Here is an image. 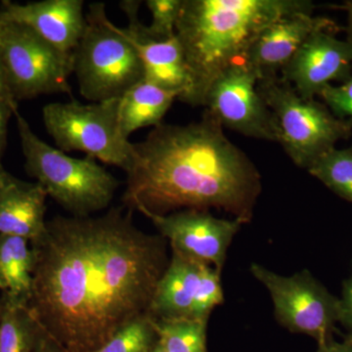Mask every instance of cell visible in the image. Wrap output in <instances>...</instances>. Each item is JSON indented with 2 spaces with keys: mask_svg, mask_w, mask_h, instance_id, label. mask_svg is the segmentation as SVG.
Segmentation results:
<instances>
[{
  "mask_svg": "<svg viewBox=\"0 0 352 352\" xmlns=\"http://www.w3.org/2000/svg\"><path fill=\"white\" fill-rule=\"evenodd\" d=\"M36 256L29 307L65 352H90L149 314L168 267L166 240L134 226L131 210L57 217L31 243Z\"/></svg>",
  "mask_w": 352,
  "mask_h": 352,
  "instance_id": "1",
  "label": "cell"
},
{
  "mask_svg": "<svg viewBox=\"0 0 352 352\" xmlns=\"http://www.w3.org/2000/svg\"><path fill=\"white\" fill-rule=\"evenodd\" d=\"M134 150L122 197L131 212L148 217L217 208L244 224L252 221L261 173L207 110L198 122L155 126Z\"/></svg>",
  "mask_w": 352,
  "mask_h": 352,
  "instance_id": "2",
  "label": "cell"
},
{
  "mask_svg": "<svg viewBox=\"0 0 352 352\" xmlns=\"http://www.w3.org/2000/svg\"><path fill=\"white\" fill-rule=\"evenodd\" d=\"M308 0H182L176 22L191 87L182 102L205 106L208 90L220 74L245 61L261 32L285 16L314 14Z\"/></svg>",
  "mask_w": 352,
  "mask_h": 352,
  "instance_id": "3",
  "label": "cell"
},
{
  "mask_svg": "<svg viewBox=\"0 0 352 352\" xmlns=\"http://www.w3.org/2000/svg\"><path fill=\"white\" fill-rule=\"evenodd\" d=\"M25 170L73 217H90L108 208L120 182L94 157L76 159L44 142L18 111L14 113Z\"/></svg>",
  "mask_w": 352,
  "mask_h": 352,
  "instance_id": "4",
  "label": "cell"
},
{
  "mask_svg": "<svg viewBox=\"0 0 352 352\" xmlns=\"http://www.w3.org/2000/svg\"><path fill=\"white\" fill-rule=\"evenodd\" d=\"M85 31L74 51L73 74L87 100L120 98L144 80V68L122 28L109 19L104 3H92Z\"/></svg>",
  "mask_w": 352,
  "mask_h": 352,
  "instance_id": "5",
  "label": "cell"
},
{
  "mask_svg": "<svg viewBox=\"0 0 352 352\" xmlns=\"http://www.w3.org/2000/svg\"><path fill=\"white\" fill-rule=\"evenodd\" d=\"M258 90L274 118L278 142L300 168L308 170L351 134L349 120L336 117L315 99L302 98L279 76L258 80Z\"/></svg>",
  "mask_w": 352,
  "mask_h": 352,
  "instance_id": "6",
  "label": "cell"
},
{
  "mask_svg": "<svg viewBox=\"0 0 352 352\" xmlns=\"http://www.w3.org/2000/svg\"><path fill=\"white\" fill-rule=\"evenodd\" d=\"M120 101L47 104L43 109L44 126L61 151L85 153L127 173L135 162V150L120 132Z\"/></svg>",
  "mask_w": 352,
  "mask_h": 352,
  "instance_id": "7",
  "label": "cell"
},
{
  "mask_svg": "<svg viewBox=\"0 0 352 352\" xmlns=\"http://www.w3.org/2000/svg\"><path fill=\"white\" fill-rule=\"evenodd\" d=\"M0 62L7 88L16 102L43 94H72L73 58L27 25L0 17Z\"/></svg>",
  "mask_w": 352,
  "mask_h": 352,
  "instance_id": "8",
  "label": "cell"
},
{
  "mask_svg": "<svg viewBox=\"0 0 352 352\" xmlns=\"http://www.w3.org/2000/svg\"><path fill=\"white\" fill-rule=\"evenodd\" d=\"M251 273L270 292L275 317L284 328L314 338L318 346L333 340L340 320V298L309 271L284 276L252 263Z\"/></svg>",
  "mask_w": 352,
  "mask_h": 352,
  "instance_id": "9",
  "label": "cell"
},
{
  "mask_svg": "<svg viewBox=\"0 0 352 352\" xmlns=\"http://www.w3.org/2000/svg\"><path fill=\"white\" fill-rule=\"evenodd\" d=\"M223 302L220 272L212 265L173 251L157 283L149 314L162 319H208Z\"/></svg>",
  "mask_w": 352,
  "mask_h": 352,
  "instance_id": "10",
  "label": "cell"
},
{
  "mask_svg": "<svg viewBox=\"0 0 352 352\" xmlns=\"http://www.w3.org/2000/svg\"><path fill=\"white\" fill-rule=\"evenodd\" d=\"M258 82V75L247 62L232 64L212 83L204 107L223 127L278 142L274 118L259 94Z\"/></svg>",
  "mask_w": 352,
  "mask_h": 352,
  "instance_id": "11",
  "label": "cell"
},
{
  "mask_svg": "<svg viewBox=\"0 0 352 352\" xmlns=\"http://www.w3.org/2000/svg\"><path fill=\"white\" fill-rule=\"evenodd\" d=\"M171 250L212 265L221 272L227 252L239 232V219L215 217L208 210H183L166 215H150Z\"/></svg>",
  "mask_w": 352,
  "mask_h": 352,
  "instance_id": "12",
  "label": "cell"
},
{
  "mask_svg": "<svg viewBox=\"0 0 352 352\" xmlns=\"http://www.w3.org/2000/svg\"><path fill=\"white\" fill-rule=\"evenodd\" d=\"M336 32H314L296 51L281 72L282 80L289 83L305 99H314L333 82H346L352 73V43L342 41Z\"/></svg>",
  "mask_w": 352,
  "mask_h": 352,
  "instance_id": "13",
  "label": "cell"
},
{
  "mask_svg": "<svg viewBox=\"0 0 352 352\" xmlns=\"http://www.w3.org/2000/svg\"><path fill=\"white\" fill-rule=\"evenodd\" d=\"M141 2L124 0L120 3L126 14L129 25L122 29L124 36L135 48L143 68L144 80L170 91L179 94L178 100L188 94L191 80L184 53L176 34L173 38L159 41L146 32V25L139 20Z\"/></svg>",
  "mask_w": 352,
  "mask_h": 352,
  "instance_id": "14",
  "label": "cell"
},
{
  "mask_svg": "<svg viewBox=\"0 0 352 352\" xmlns=\"http://www.w3.org/2000/svg\"><path fill=\"white\" fill-rule=\"evenodd\" d=\"M82 0H43L21 4L1 2L0 17L29 27L60 53L73 58L85 31Z\"/></svg>",
  "mask_w": 352,
  "mask_h": 352,
  "instance_id": "15",
  "label": "cell"
},
{
  "mask_svg": "<svg viewBox=\"0 0 352 352\" xmlns=\"http://www.w3.org/2000/svg\"><path fill=\"white\" fill-rule=\"evenodd\" d=\"M337 32L339 27L326 17L312 13L285 16L268 25L250 48L245 61L258 76V80L277 78L292 58L314 32Z\"/></svg>",
  "mask_w": 352,
  "mask_h": 352,
  "instance_id": "16",
  "label": "cell"
},
{
  "mask_svg": "<svg viewBox=\"0 0 352 352\" xmlns=\"http://www.w3.org/2000/svg\"><path fill=\"white\" fill-rule=\"evenodd\" d=\"M47 193L39 183L14 178L0 192V235L14 236L30 243L46 231Z\"/></svg>",
  "mask_w": 352,
  "mask_h": 352,
  "instance_id": "17",
  "label": "cell"
},
{
  "mask_svg": "<svg viewBox=\"0 0 352 352\" xmlns=\"http://www.w3.org/2000/svg\"><path fill=\"white\" fill-rule=\"evenodd\" d=\"M178 97L177 92L163 89L145 80L132 87L120 97L119 124L122 136L129 139L138 129L163 124L162 120Z\"/></svg>",
  "mask_w": 352,
  "mask_h": 352,
  "instance_id": "18",
  "label": "cell"
},
{
  "mask_svg": "<svg viewBox=\"0 0 352 352\" xmlns=\"http://www.w3.org/2000/svg\"><path fill=\"white\" fill-rule=\"evenodd\" d=\"M30 244L24 238L0 235L2 296L23 305L31 300L36 267V256Z\"/></svg>",
  "mask_w": 352,
  "mask_h": 352,
  "instance_id": "19",
  "label": "cell"
},
{
  "mask_svg": "<svg viewBox=\"0 0 352 352\" xmlns=\"http://www.w3.org/2000/svg\"><path fill=\"white\" fill-rule=\"evenodd\" d=\"M43 332L29 305L0 296V352H34Z\"/></svg>",
  "mask_w": 352,
  "mask_h": 352,
  "instance_id": "20",
  "label": "cell"
},
{
  "mask_svg": "<svg viewBox=\"0 0 352 352\" xmlns=\"http://www.w3.org/2000/svg\"><path fill=\"white\" fill-rule=\"evenodd\" d=\"M154 320L159 342L166 352H208V319Z\"/></svg>",
  "mask_w": 352,
  "mask_h": 352,
  "instance_id": "21",
  "label": "cell"
},
{
  "mask_svg": "<svg viewBox=\"0 0 352 352\" xmlns=\"http://www.w3.org/2000/svg\"><path fill=\"white\" fill-rule=\"evenodd\" d=\"M340 198L352 203V150L337 149L326 153L307 170Z\"/></svg>",
  "mask_w": 352,
  "mask_h": 352,
  "instance_id": "22",
  "label": "cell"
},
{
  "mask_svg": "<svg viewBox=\"0 0 352 352\" xmlns=\"http://www.w3.org/2000/svg\"><path fill=\"white\" fill-rule=\"evenodd\" d=\"M157 342L154 318L147 314L127 324L105 344L90 352H152Z\"/></svg>",
  "mask_w": 352,
  "mask_h": 352,
  "instance_id": "23",
  "label": "cell"
},
{
  "mask_svg": "<svg viewBox=\"0 0 352 352\" xmlns=\"http://www.w3.org/2000/svg\"><path fill=\"white\" fill-rule=\"evenodd\" d=\"M146 6L152 14L151 25L146 27L147 34L159 41L173 38L182 0H148Z\"/></svg>",
  "mask_w": 352,
  "mask_h": 352,
  "instance_id": "24",
  "label": "cell"
},
{
  "mask_svg": "<svg viewBox=\"0 0 352 352\" xmlns=\"http://www.w3.org/2000/svg\"><path fill=\"white\" fill-rule=\"evenodd\" d=\"M318 96L323 99L336 117L349 120L352 124V73L346 82L340 85H329L324 87Z\"/></svg>",
  "mask_w": 352,
  "mask_h": 352,
  "instance_id": "25",
  "label": "cell"
},
{
  "mask_svg": "<svg viewBox=\"0 0 352 352\" xmlns=\"http://www.w3.org/2000/svg\"><path fill=\"white\" fill-rule=\"evenodd\" d=\"M352 333V276L344 281L342 298H340V320Z\"/></svg>",
  "mask_w": 352,
  "mask_h": 352,
  "instance_id": "26",
  "label": "cell"
},
{
  "mask_svg": "<svg viewBox=\"0 0 352 352\" xmlns=\"http://www.w3.org/2000/svg\"><path fill=\"white\" fill-rule=\"evenodd\" d=\"M18 105L0 100V157L3 155L7 144V132L11 116L18 111Z\"/></svg>",
  "mask_w": 352,
  "mask_h": 352,
  "instance_id": "27",
  "label": "cell"
},
{
  "mask_svg": "<svg viewBox=\"0 0 352 352\" xmlns=\"http://www.w3.org/2000/svg\"><path fill=\"white\" fill-rule=\"evenodd\" d=\"M34 352H65L64 349L60 346L57 342H55L52 338L43 330L41 333V339Z\"/></svg>",
  "mask_w": 352,
  "mask_h": 352,
  "instance_id": "28",
  "label": "cell"
},
{
  "mask_svg": "<svg viewBox=\"0 0 352 352\" xmlns=\"http://www.w3.org/2000/svg\"><path fill=\"white\" fill-rule=\"evenodd\" d=\"M317 352H352V344L346 340L344 342H337L333 339L318 346Z\"/></svg>",
  "mask_w": 352,
  "mask_h": 352,
  "instance_id": "29",
  "label": "cell"
},
{
  "mask_svg": "<svg viewBox=\"0 0 352 352\" xmlns=\"http://www.w3.org/2000/svg\"><path fill=\"white\" fill-rule=\"evenodd\" d=\"M340 9L346 11L347 15V24L346 28V41L352 43V0L344 1L342 6H340Z\"/></svg>",
  "mask_w": 352,
  "mask_h": 352,
  "instance_id": "30",
  "label": "cell"
},
{
  "mask_svg": "<svg viewBox=\"0 0 352 352\" xmlns=\"http://www.w3.org/2000/svg\"><path fill=\"white\" fill-rule=\"evenodd\" d=\"M0 100L9 102V103L18 105L17 102L14 100L7 88L6 78H4L3 71H2L1 62H0Z\"/></svg>",
  "mask_w": 352,
  "mask_h": 352,
  "instance_id": "31",
  "label": "cell"
},
{
  "mask_svg": "<svg viewBox=\"0 0 352 352\" xmlns=\"http://www.w3.org/2000/svg\"><path fill=\"white\" fill-rule=\"evenodd\" d=\"M14 178L15 177L4 168L3 164L1 163V157H0V192L6 188L7 185L12 182Z\"/></svg>",
  "mask_w": 352,
  "mask_h": 352,
  "instance_id": "32",
  "label": "cell"
},
{
  "mask_svg": "<svg viewBox=\"0 0 352 352\" xmlns=\"http://www.w3.org/2000/svg\"><path fill=\"white\" fill-rule=\"evenodd\" d=\"M152 352H166V351L164 349V346L160 344V342H157V346H155V349H153Z\"/></svg>",
  "mask_w": 352,
  "mask_h": 352,
  "instance_id": "33",
  "label": "cell"
},
{
  "mask_svg": "<svg viewBox=\"0 0 352 352\" xmlns=\"http://www.w3.org/2000/svg\"><path fill=\"white\" fill-rule=\"evenodd\" d=\"M344 340H346V342H349V344H352V333H349V335H347L346 339Z\"/></svg>",
  "mask_w": 352,
  "mask_h": 352,
  "instance_id": "34",
  "label": "cell"
},
{
  "mask_svg": "<svg viewBox=\"0 0 352 352\" xmlns=\"http://www.w3.org/2000/svg\"><path fill=\"white\" fill-rule=\"evenodd\" d=\"M0 291H1V284H0Z\"/></svg>",
  "mask_w": 352,
  "mask_h": 352,
  "instance_id": "35",
  "label": "cell"
}]
</instances>
